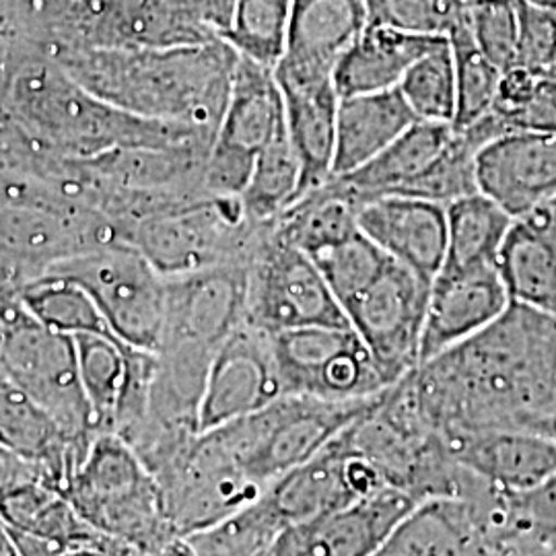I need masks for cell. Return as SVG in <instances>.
Segmentation results:
<instances>
[{
	"label": "cell",
	"mask_w": 556,
	"mask_h": 556,
	"mask_svg": "<svg viewBox=\"0 0 556 556\" xmlns=\"http://www.w3.org/2000/svg\"><path fill=\"white\" fill-rule=\"evenodd\" d=\"M507 519L514 532L548 542L556 536V477L521 495H505Z\"/></svg>",
	"instance_id": "obj_42"
},
{
	"label": "cell",
	"mask_w": 556,
	"mask_h": 556,
	"mask_svg": "<svg viewBox=\"0 0 556 556\" xmlns=\"http://www.w3.org/2000/svg\"><path fill=\"white\" fill-rule=\"evenodd\" d=\"M0 108L40 151L64 160H89L118 149H165L215 140L190 126L140 118L119 110L85 89L56 60L40 52L13 54Z\"/></svg>",
	"instance_id": "obj_3"
},
{
	"label": "cell",
	"mask_w": 556,
	"mask_h": 556,
	"mask_svg": "<svg viewBox=\"0 0 556 556\" xmlns=\"http://www.w3.org/2000/svg\"><path fill=\"white\" fill-rule=\"evenodd\" d=\"M501 124L507 135L521 130L556 135V71L536 75L528 100Z\"/></svg>",
	"instance_id": "obj_43"
},
{
	"label": "cell",
	"mask_w": 556,
	"mask_h": 556,
	"mask_svg": "<svg viewBox=\"0 0 556 556\" xmlns=\"http://www.w3.org/2000/svg\"><path fill=\"white\" fill-rule=\"evenodd\" d=\"M270 225L248 219L239 197L204 194L130 223L119 239L140 250L163 277H179L250 262Z\"/></svg>",
	"instance_id": "obj_6"
},
{
	"label": "cell",
	"mask_w": 556,
	"mask_h": 556,
	"mask_svg": "<svg viewBox=\"0 0 556 556\" xmlns=\"http://www.w3.org/2000/svg\"><path fill=\"white\" fill-rule=\"evenodd\" d=\"M516 66L536 75L556 68V11L517 0Z\"/></svg>",
	"instance_id": "obj_41"
},
{
	"label": "cell",
	"mask_w": 556,
	"mask_h": 556,
	"mask_svg": "<svg viewBox=\"0 0 556 556\" xmlns=\"http://www.w3.org/2000/svg\"><path fill=\"white\" fill-rule=\"evenodd\" d=\"M282 397L273 334L241 324L215 353L200 402V431L258 413Z\"/></svg>",
	"instance_id": "obj_17"
},
{
	"label": "cell",
	"mask_w": 556,
	"mask_h": 556,
	"mask_svg": "<svg viewBox=\"0 0 556 556\" xmlns=\"http://www.w3.org/2000/svg\"><path fill=\"white\" fill-rule=\"evenodd\" d=\"M299 186L301 165L285 126L256 157L239 200L248 219L266 225L275 223L299 199Z\"/></svg>",
	"instance_id": "obj_33"
},
{
	"label": "cell",
	"mask_w": 556,
	"mask_h": 556,
	"mask_svg": "<svg viewBox=\"0 0 556 556\" xmlns=\"http://www.w3.org/2000/svg\"><path fill=\"white\" fill-rule=\"evenodd\" d=\"M462 2H468V0H462Z\"/></svg>",
	"instance_id": "obj_49"
},
{
	"label": "cell",
	"mask_w": 556,
	"mask_h": 556,
	"mask_svg": "<svg viewBox=\"0 0 556 556\" xmlns=\"http://www.w3.org/2000/svg\"><path fill=\"white\" fill-rule=\"evenodd\" d=\"M245 324L268 334L307 326H349L316 262L280 238L277 220L248 262Z\"/></svg>",
	"instance_id": "obj_9"
},
{
	"label": "cell",
	"mask_w": 556,
	"mask_h": 556,
	"mask_svg": "<svg viewBox=\"0 0 556 556\" xmlns=\"http://www.w3.org/2000/svg\"><path fill=\"white\" fill-rule=\"evenodd\" d=\"M0 374L34 397L75 438L93 439L100 433L83 390L75 338L41 326L25 305L7 328Z\"/></svg>",
	"instance_id": "obj_10"
},
{
	"label": "cell",
	"mask_w": 556,
	"mask_h": 556,
	"mask_svg": "<svg viewBox=\"0 0 556 556\" xmlns=\"http://www.w3.org/2000/svg\"><path fill=\"white\" fill-rule=\"evenodd\" d=\"M291 15L293 0H238L220 40L229 43L241 59L275 71L287 50Z\"/></svg>",
	"instance_id": "obj_34"
},
{
	"label": "cell",
	"mask_w": 556,
	"mask_h": 556,
	"mask_svg": "<svg viewBox=\"0 0 556 556\" xmlns=\"http://www.w3.org/2000/svg\"><path fill=\"white\" fill-rule=\"evenodd\" d=\"M309 258L316 262L340 305L369 287L390 262V256H386L363 231Z\"/></svg>",
	"instance_id": "obj_38"
},
{
	"label": "cell",
	"mask_w": 556,
	"mask_h": 556,
	"mask_svg": "<svg viewBox=\"0 0 556 556\" xmlns=\"http://www.w3.org/2000/svg\"><path fill=\"white\" fill-rule=\"evenodd\" d=\"M555 71H556V68H555Z\"/></svg>",
	"instance_id": "obj_51"
},
{
	"label": "cell",
	"mask_w": 556,
	"mask_h": 556,
	"mask_svg": "<svg viewBox=\"0 0 556 556\" xmlns=\"http://www.w3.org/2000/svg\"><path fill=\"white\" fill-rule=\"evenodd\" d=\"M466 11L480 52L501 73L516 66L517 0H468Z\"/></svg>",
	"instance_id": "obj_40"
},
{
	"label": "cell",
	"mask_w": 556,
	"mask_h": 556,
	"mask_svg": "<svg viewBox=\"0 0 556 556\" xmlns=\"http://www.w3.org/2000/svg\"><path fill=\"white\" fill-rule=\"evenodd\" d=\"M21 301L31 318L60 334H103L116 338L101 316L96 301L68 278L56 275L31 278L21 289Z\"/></svg>",
	"instance_id": "obj_32"
},
{
	"label": "cell",
	"mask_w": 556,
	"mask_h": 556,
	"mask_svg": "<svg viewBox=\"0 0 556 556\" xmlns=\"http://www.w3.org/2000/svg\"><path fill=\"white\" fill-rule=\"evenodd\" d=\"M64 495L96 532L132 546L139 556L153 555L179 536L157 480L116 433L96 435Z\"/></svg>",
	"instance_id": "obj_4"
},
{
	"label": "cell",
	"mask_w": 556,
	"mask_h": 556,
	"mask_svg": "<svg viewBox=\"0 0 556 556\" xmlns=\"http://www.w3.org/2000/svg\"><path fill=\"white\" fill-rule=\"evenodd\" d=\"M445 41V36H420L367 25L338 60L332 75L338 96L351 98L397 89L410 66Z\"/></svg>",
	"instance_id": "obj_28"
},
{
	"label": "cell",
	"mask_w": 556,
	"mask_h": 556,
	"mask_svg": "<svg viewBox=\"0 0 556 556\" xmlns=\"http://www.w3.org/2000/svg\"><path fill=\"white\" fill-rule=\"evenodd\" d=\"M390 489L378 468L340 433L318 456L275 480L262 497L285 528Z\"/></svg>",
	"instance_id": "obj_15"
},
{
	"label": "cell",
	"mask_w": 556,
	"mask_h": 556,
	"mask_svg": "<svg viewBox=\"0 0 556 556\" xmlns=\"http://www.w3.org/2000/svg\"><path fill=\"white\" fill-rule=\"evenodd\" d=\"M285 530L266 498L260 497L219 523L188 538L197 556H264Z\"/></svg>",
	"instance_id": "obj_36"
},
{
	"label": "cell",
	"mask_w": 556,
	"mask_h": 556,
	"mask_svg": "<svg viewBox=\"0 0 556 556\" xmlns=\"http://www.w3.org/2000/svg\"><path fill=\"white\" fill-rule=\"evenodd\" d=\"M179 536H192L264 495L211 431L186 441L151 470Z\"/></svg>",
	"instance_id": "obj_11"
},
{
	"label": "cell",
	"mask_w": 556,
	"mask_h": 556,
	"mask_svg": "<svg viewBox=\"0 0 556 556\" xmlns=\"http://www.w3.org/2000/svg\"><path fill=\"white\" fill-rule=\"evenodd\" d=\"M248 262L167 277L161 346L188 344L217 353L245 321Z\"/></svg>",
	"instance_id": "obj_16"
},
{
	"label": "cell",
	"mask_w": 556,
	"mask_h": 556,
	"mask_svg": "<svg viewBox=\"0 0 556 556\" xmlns=\"http://www.w3.org/2000/svg\"><path fill=\"white\" fill-rule=\"evenodd\" d=\"M404 379L422 417L443 439L478 431L551 435L556 318L511 301L491 326L420 363Z\"/></svg>",
	"instance_id": "obj_1"
},
{
	"label": "cell",
	"mask_w": 556,
	"mask_h": 556,
	"mask_svg": "<svg viewBox=\"0 0 556 556\" xmlns=\"http://www.w3.org/2000/svg\"><path fill=\"white\" fill-rule=\"evenodd\" d=\"M447 38L456 66L457 105L456 118L452 126L456 130H462L491 114L503 73L480 52L470 31L468 11L457 21L456 27L450 31Z\"/></svg>",
	"instance_id": "obj_35"
},
{
	"label": "cell",
	"mask_w": 556,
	"mask_h": 556,
	"mask_svg": "<svg viewBox=\"0 0 556 556\" xmlns=\"http://www.w3.org/2000/svg\"><path fill=\"white\" fill-rule=\"evenodd\" d=\"M285 126L275 71L239 56L229 101L206 160V190L217 197H239L256 157Z\"/></svg>",
	"instance_id": "obj_12"
},
{
	"label": "cell",
	"mask_w": 556,
	"mask_h": 556,
	"mask_svg": "<svg viewBox=\"0 0 556 556\" xmlns=\"http://www.w3.org/2000/svg\"><path fill=\"white\" fill-rule=\"evenodd\" d=\"M93 439L68 433L34 397L0 374V445L34 466L43 482L64 493Z\"/></svg>",
	"instance_id": "obj_24"
},
{
	"label": "cell",
	"mask_w": 556,
	"mask_h": 556,
	"mask_svg": "<svg viewBox=\"0 0 556 556\" xmlns=\"http://www.w3.org/2000/svg\"><path fill=\"white\" fill-rule=\"evenodd\" d=\"M509 305L511 298L497 264L441 268L431 282L420 338V363L475 337Z\"/></svg>",
	"instance_id": "obj_19"
},
{
	"label": "cell",
	"mask_w": 556,
	"mask_h": 556,
	"mask_svg": "<svg viewBox=\"0 0 556 556\" xmlns=\"http://www.w3.org/2000/svg\"><path fill=\"white\" fill-rule=\"evenodd\" d=\"M367 23L420 36H450L464 17L462 0H363Z\"/></svg>",
	"instance_id": "obj_39"
},
{
	"label": "cell",
	"mask_w": 556,
	"mask_h": 556,
	"mask_svg": "<svg viewBox=\"0 0 556 556\" xmlns=\"http://www.w3.org/2000/svg\"><path fill=\"white\" fill-rule=\"evenodd\" d=\"M52 59L85 89L128 114L215 137L239 54L219 38L176 48H71Z\"/></svg>",
	"instance_id": "obj_2"
},
{
	"label": "cell",
	"mask_w": 556,
	"mask_h": 556,
	"mask_svg": "<svg viewBox=\"0 0 556 556\" xmlns=\"http://www.w3.org/2000/svg\"><path fill=\"white\" fill-rule=\"evenodd\" d=\"M397 489L285 528L264 556H376L397 526L417 509Z\"/></svg>",
	"instance_id": "obj_18"
},
{
	"label": "cell",
	"mask_w": 556,
	"mask_h": 556,
	"mask_svg": "<svg viewBox=\"0 0 556 556\" xmlns=\"http://www.w3.org/2000/svg\"><path fill=\"white\" fill-rule=\"evenodd\" d=\"M553 202H555V206H556V199H555V200H553Z\"/></svg>",
	"instance_id": "obj_50"
},
{
	"label": "cell",
	"mask_w": 556,
	"mask_h": 556,
	"mask_svg": "<svg viewBox=\"0 0 556 556\" xmlns=\"http://www.w3.org/2000/svg\"><path fill=\"white\" fill-rule=\"evenodd\" d=\"M546 544H548V548H551V555L556 556V536L551 538Z\"/></svg>",
	"instance_id": "obj_47"
},
{
	"label": "cell",
	"mask_w": 556,
	"mask_h": 556,
	"mask_svg": "<svg viewBox=\"0 0 556 556\" xmlns=\"http://www.w3.org/2000/svg\"><path fill=\"white\" fill-rule=\"evenodd\" d=\"M43 275L68 278L83 287L122 342L151 353L160 349L167 277L132 243L122 239L103 243L62 260Z\"/></svg>",
	"instance_id": "obj_7"
},
{
	"label": "cell",
	"mask_w": 556,
	"mask_h": 556,
	"mask_svg": "<svg viewBox=\"0 0 556 556\" xmlns=\"http://www.w3.org/2000/svg\"><path fill=\"white\" fill-rule=\"evenodd\" d=\"M378 397V396H376ZM282 396L258 413L208 429L239 470L260 489L318 456L369 404Z\"/></svg>",
	"instance_id": "obj_5"
},
{
	"label": "cell",
	"mask_w": 556,
	"mask_h": 556,
	"mask_svg": "<svg viewBox=\"0 0 556 556\" xmlns=\"http://www.w3.org/2000/svg\"><path fill=\"white\" fill-rule=\"evenodd\" d=\"M236 2L238 0H181L186 11L217 38L229 27Z\"/></svg>",
	"instance_id": "obj_44"
},
{
	"label": "cell",
	"mask_w": 556,
	"mask_h": 556,
	"mask_svg": "<svg viewBox=\"0 0 556 556\" xmlns=\"http://www.w3.org/2000/svg\"><path fill=\"white\" fill-rule=\"evenodd\" d=\"M454 139L452 124L417 122L376 160L328 179L321 190L361 206L386 197L418 199V190Z\"/></svg>",
	"instance_id": "obj_21"
},
{
	"label": "cell",
	"mask_w": 556,
	"mask_h": 556,
	"mask_svg": "<svg viewBox=\"0 0 556 556\" xmlns=\"http://www.w3.org/2000/svg\"><path fill=\"white\" fill-rule=\"evenodd\" d=\"M497 268L514 303L556 318V206L551 200L511 223Z\"/></svg>",
	"instance_id": "obj_27"
},
{
	"label": "cell",
	"mask_w": 556,
	"mask_h": 556,
	"mask_svg": "<svg viewBox=\"0 0 556 556\" xmlns=\"http://www.w3.org/2000/svg\"><path fill=\"white\" fill-rule=\"evenodd\" d=\"M0 521L11 532L41 538L66 548L91 544L101 538L62 491L40 478L0 495Z\"/></svg>",
	"instance_id": "obj_30"
},
{
	"label": "cell",
	"mask_w": 556,
	"mask_h": 556,
	"mask_svg": "<svg viewBox=\"0 0 556 556\" xmlns=\"http://www.w3.org/2000/svg\"><path fill=\"white\" fill-rule=\"evenodd\" d=\"M429 293V280L390 258L369 287L342 305L349 326L394 383L420 363Z\"/></svg>",
	"instance_id": "obj_13"
},
{
	"label": "cell",
	"mask_w": 556,
	"mask_h": 556,
	"mask_svg": "<svg viewBox=\"0 0 556 556\" xmlns=\"http://www.w3.org/2000/svg\"><path fill=\"white\" fill-rule=\"evenodd\" d=\"M277 83L282 93V103H285L287 132L293 142V149L298 153L299 165H301V186H299V199H301L332 178L340 96L332 77H319V79L277 77Z\"/></svg>",
	"instance_id": "obj_26"
},
{
	"label": "cell",
	"mask_w": 556,
	"mask_h": 556,
	"mask_svg": "<svg viewBox=\"0 0 556 556\" xmlns=\"http://www.w3.org/2000/svg\"><path fill=\"white\" fill-rule=\"evenodd\" d=\"M551 435L556 439V415L555 420H553V429H551Z\"/></svg>",
	"instance_id": "obj_48"
},
{
	"label": "cell",
	"mask_w": 556,
	"mask_h": 556,
	"mask_svg": "<svg viewBox=\"0 0 556 556\" xmlns=\"http://www.w3.org/2000/svg\"><path fill=\"white\" fill-rule=\"evenodd\" d=\"M397 91L420 122L454 124L456 66L450 38L410 66L404 79L400 80Z\"/></svg>",
	"instance_id": "obj_37"
},
{
	"label": "cell",
	"mask_w": 556,
	"mask_h": 556,
	"mask_svg": "<svg viewBox=\"0 0 556 556\" xmlns=\"http://www.w3.org/2000/svg\"><path fill=\"white\" fill-rule=\"evenodd\" d=\"M367 25L363 0H293L287 50L275 68V77H332L338 60Z\"/></svg>",
	"instance_id": "obj_25"
},
{
	"label": "cell",
	"mask_w": 556,
	"mask_h": 556,
	"mask_svg": "<svg viewBox=\"0 0 556 556\" xmlns=\"http://www.w3.org/2000/svg\"><path fill=\"white\" fill-rule=\"evenodd\" d=\"M447 213V252L441 268L497 264L498 250L514 219L480 190L454 200Z\"/></svg>",
	"instance_id": "obj_31"
},
{
	"label": "cell",
	"mask_w": 556,
	"mask_h": 556,
	"mask_svg": "<svg viewBox=\"0 0 556 556\" xmlns=\"http://www.w3.org/2000/svg\"><path fill=\"white\" fill-rule=\"evenodd\" d=\"M282 396L363 402L394 381L351 326H307L273 334Z\"/></svg>",
	"instance_id": "obj_8"
},
{
	"label": "cell",
	"mask_w": 556,
	"mask_h": 556,
	"mask_svg": "<svg viewBox=\"0 0 556 556\" xmlns=\"http://www.w3.org/2000/svg\"><path fill=\"white\" fill-rule=\"evenodd\" d=\"M64 13L62 50L176 48L219 40L186 11L181 0H64Z\"/></svg>",
	"instance_id": "obj_14"
},
{
	"label": "cell",
	"mask_w": 556,
	"mask_h": 556,
	"mask_svg": "<svg viewBox=\"0 0 556 556\" xmlns=\"http://www.w3.org/2000/svg\"><path fill=\"white\" fill-rule=\"evenodd\" d=\"M0 556H20L13 540H11L9 532H7V528L2 526V521H0Z\"/></svg>",
	"instance_id": "obj_46"
},
{
	"label": "cell",
	"mask_w": 556,
	"mask_h": 556,
	"mask_svg": "<svg viewBox=\"0 0 556 556\" xmlns=\"http://www.w3.org/2000/svg\"><path fill=\"white\" fill-rule=\"evenodd\" d=\"M23 285L25 282L15 273L0 268V351H2V340L11 319L23 309V301H21Z\"/></svg>",
	"instance_id": "obj_45"
},
{
	"label": "cell",
	"mask_w": 556,
	"mask_h": 556,
	"mask_svg": "<svg viewBox=\"0 0 556 556\" xmlns=\"http://www.w3.org/2000/svg\"><path fill=\"white\" fill-rule=\"evenodd\" d=\"M358 229L381 252L429 282L438 277L447 252L445 204L386 197L357 208Z\"/></svg>",
	"instance_id": "obj_22"
},
{
	"label": "cell",
	"mask_w": 556,
	"mask_h": 556,
	"mask_svg": "<svg viewBox=\"0 0 556 556\" xmlns=\"http://www.w3.org/2000/svg\"><path fill=\"white\" fill-rule=\"evenodd\" d=\"M478 190L511 217L556 199V135L509 132L477 153Z\"/></svg>",
	"instance_id": "obj_20"
},
{
	"label": "cell",
	"mask_w": 556,
	"mask_h": 556,
	"mask_svg": "<svg viewBox=\"0 0 556 556\" xmlns=\"http://www.w3.org/2000/svg\"><path fill=\"white\" fill-rule=\"evenodd\" d=\"M457 464L501 495H521L556 477V439L534 431H478L443 439Z\"/></svg>",
	"instance_id": "obj_23"
},
{
	"label": "cell",
	"mask_w": 556,
	"mask_h": 556,
	"mask_svg": "<svg viewBox=\"0 0 556 556\" xmlns=\"http://www.w3.org/2000/svg\"><path fill=\"white\" fill-rule=\"evenodd\" d=\"M417 122L420 119L397 89L340 98L332 178L376 160Z\"/></svg>",
	"instance_id": "obj_29"
}]
</instances>
